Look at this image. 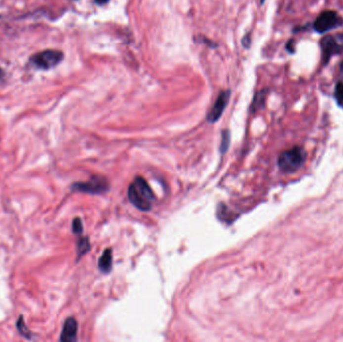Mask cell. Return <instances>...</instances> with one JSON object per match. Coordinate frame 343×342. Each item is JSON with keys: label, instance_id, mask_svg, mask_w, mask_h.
<instances>
[{"label": "cell", "instance_id": "8", "mask_svg": "<svg viewBox=\"0 0 343 342\" xmlns=\"http://www.w3.org/2000/svg\"><path fill=\"white\" fill-rule=\"evenodd\" d=\"M78 333V322L75 318H67L63 324V328L60 335V341L72 342L77 340Z\"/></svg>", "mask_w": 343, "mask_h": 342}, {"label": "cell", "instance_id": "6", "mask_svg": "<svg viewBox=\"0 0 343 342\" xmlns=\"http://www.w3.org/2000/svg\"><path fill=\"white\" fill-rule=\"evenodd\" d=\"M74 191L85 192L89 194H100L109 190L108 181L101 177H93L86 183H78L73 186Z\"/></svg>", "mask_w": 343, "mask_h": 342}, {"label": "cell", "instance_id": "7", "mask_svg": "<svg viewBox=\"0 0 343 342\" xmlns=\"http://www.w3.org/2000/svg\"><path fill=\"white\" fill-rule=\"evenodd\" d=\"M229 97H230V91H222L220 93V95L218 96L213 108L211 109V111L208 114V117H207L208 122L215 123L221 118L223 112L226 109L228 101H229Z\"/></svg>", "mask_w": 343, "mask_h": 342}, {"label": "cell", "instance_id": "14", "mask_svg": "<svg viewBox=\"0 0 343 342\" xmlns=\"http://www.w3.org/2000/svg\"><path fill=\"white\" fill-rule=\"evenodd\" d=\"M17 329H18V331H19L23 336H25L26 338H28V339L31 338V334H30L29 330L27 329V327H26V325H25L24 320H23L22 317H20V319L17 321Z\"/></svg>", "mask_w": 343, "mask_h": 342}, {"label": "cell", "instance_id": "13", "mask_svg": "<svg viewBox=\"0 0 343 342\" xmlns=\"http://www.w3.org/2000/svg\"><path fill=\"white\" fill-rule=\"evenodd\" d=\"M265 91H261L258 93V95L255 96V99H254V102H253V105H252V108L254 109V111L258 110L259 108H261L263 105H264V100H265Z\"/></svg>", "mask_w": 343, "mask_h": 342}, {"label": "cell", "instance_id": "4", "mask_svg": "<svg viewBox=\"0 0 343 342\" xmlns=\"http://www.w3.org/2000/svg\"><path fill=\"white\" fill-rule=\"evenodd\" d=\"M342 17L333 10L321 12L313 23V29L318 33H326L337 27L342 26Z\"/></svg>", "mask_w": 343, "mask_h": 342}, {"label": "cell", "instance_id": "19", "mask_svg": "<svg viewBox=\"0 0 343 342\" xmlns=\"http://www.w3.org/2000/svg\"><path fill=\"white\" fill-rule=\"evenodd\" d=\"M95 2L97 4H105V3L109 2V0H95Z\"/></svg>", "mask_w": 343, "mask_h": 342}, {"label": "cell", "instance_id": "12", "mask_svg": "<svg viewBox=\"0 0 343 342\" xmlns=\"http://www.w3.org/2000/svg\"><path fill=\"white\" fill-rule=\"evenodd\" d=\"M334 97L339 106H343V83L338 82L334 89Z\"/></svg>", "mask_w": 343, "mask_h": 342}, {"label": "cell", "instance_id": "5", "mask_svg": "<svg viewBox=\"0 0 343 342\" xmlns=\"http://www.w3.org/2000/svg\"><path fill=\"white\" fill-rule=\"evenodd\" d=\"M63 58V54L59 50L48 49L34 54L31 57L32 64L40 70H49L56 66Z\"/></svg>", "mask_w": 343, "mask_h": 342}, {"label": "cell", "instance_id": "9", "mask_svg": "<svg viewBox=\"0 0 343 342\" xmlns=\"http://www.w3.org/2000/svg\"><path fill=\"white\" fill-rule=\"evenodd\" d=\"M113 266V252L112 249H106L98 260V268L102 273H109Z\"/></svg>", "mask_w": 343, "mask_h": 342}, {"label": "cell", "instance_id": "17", "mask_svg": "<svg viewBox=\"0 0 343 342\" xmlns=\"http://www.w3.org/2000/svg\"><path fill=\"white\" fill-rule=\"evenodd\" d=\"M250 42H251V40H250V34H247V36H245L244 37V39H243V45L245 46V47H249V45H250Z\"/></svg>", "mask_w": 343, "mask_h": 342}, {"label": "cell", "instance_id": "11", "mask_svg": "<svg viewBox=\"0 0 343 342\" xmlns=\"http://www.w3.org/2000/svg\"><path fill=\"white\" fill-rule=\"evenodd\" d=\"M230 140H231V135H230V131L228 129L223 130L222 132V142H221V146H220V151L222 154H225L230 146Z\"/></svg>", "mask_w": 343, "mask_h": 342}, {"label": "cell", "instance_id": "20", "mask_svg": "<svg viewBox=\"0 0 343 342\" xmlns=\"http://www.w3.org/2000/svg\"><path fill=\"white\" fill-rule=\"evenodd\" d=\"M3 77H4V72L1 70V68H0V80H1Z\"/></svg>", "mask_w": 343, "mask_h": 342}, {"label": "cell", "instance_id": "3", "mask_svg": "<svg viewBox=\"0 0 343 342\" xmlns=\"http://www.w3.org/2000/svg\"><path fill=\"white\" fill-rule=\"evenodd\" d=\"M322 64L326 65L334 55L343 54V32L331 33L320 40Z\"/></svg>", "mask_w": 343, "mask_h": 342}, {"label": "cell", "instance_id": "21", "mask_svg": "<svg viewBox=\"0 0 343 342\" xmlns=\"http://www.w3.org/2000/svg\"><path fill=\"white\" fill-rule=\"evenodd\" d=\"M265 2V0H261V4H263Z\"/></svg>", "mask_w": 343, "mask_h": 342}, {"label": "cell", "instance_id": "16", "mask_svg": "<svg viewBox=\"0 0 343 342\" xmlns=\"http://www.w3.org/2000/svg\"><path fill=\"white\" fill-rule=\"evenodd\" d=\"M286 49H287V51L288 52H290V53H294V42L291 40V41H289L288 43H287V45H286Z\"/></svg>", "mask_w": 343, "mask_h": 342}, {"label": "cell", "instance_id": "10", "mask_svg": "<svg viewBox=\"0 0 343 342\" xmlns=\"http://www.w3.org/2000/svg\"><path fill=\"white\" fill-rule=\"evenodd\" d=\"M89 250H90V243H89L88 238L84 237V238L80 239L79 242H78V256H79V258L82 257L83 255H85Z\"/></svg>", "mask_w": 343, "mask_h": 342}, {"label": "cell", "instance_id": "2", "mask_svg": "<svg viewBox=\"0 0 343 342\" xmlns=\"http://www.w3.org/2000/svg\"><path fill=\"white\" fill-rule=\"evenodd\" d=\"M306 152L301 147L284 151L278 158V167L282 173L292 174L302 168L306 161Z\"/></svg>", "mask_w": 343, "mask_h": 342}, {"label": "cell", "instance_id": "1", "mask_svg": "<svg viewBox=\"0 0 343 342\" xmlns=\"http://www.w3.org/2000/svg\"><path fill=\"white\" fill-rule=\"evenodd\" d=\"M128 197L134 207L141 211H150L156 196L143 177H136L129 185Z\"/></svg>", "mask_w": 343, "mask_h": 342}, {"label": "cell", "instance_id": "15", "mask_svg": "<svg viewBox=\"0 0 343 342\" xmlns=\"http://www.w3.org/2000/svg\"><path fill=\"white\" fill-rule=\"evenodd\" d=\"M73 231H74L75 234H82V232H83V223H82L81 219L77 218V219L74 220Z\"/></svg>", "mask_w": 343, "mask_h": 342}, {"label": "cell", "instance_id": "18", "mask_svg": "<svg viewBox=\"0 0 343 342\" xmlns=\"http://www.w3.org/2000/svg\"><path fill=\"white\" fill-rule=\"evenodd\" d=\"M339 74L341 79L343 80V60L340 62V66H339Z\"/></svg>", "mask_w": 343, "mask_h": 342}]
</instances>
